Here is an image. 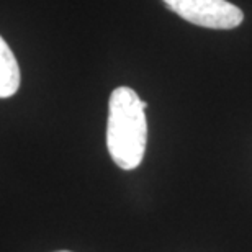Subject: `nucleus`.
Here are the masks:
<instances>
[{"instance_id":"obj_4","label":"nucleus","mask_w":252,"mask_h":252,"mask_svg":"<svg viewBox=\"0 0 252 252\" xmlns=\"http://www.w3.org/2000/svg\"><path fill=\"white\" fill-rule=\"evenodd\" d=\"M58 252H70V251H58Z\"/></svg>"},{"instance_id":"obj_3","label":"nucleus","mask_w":252,"mask_h":252,"mask_svg":"<svg viewBox=\"0 0 252 252\" xmlns=\"http://www.w3.org/2000/svg\"><path fill=\"white\" fill-rule=\"evenodd\" d=\"M20 87V67L13 51L0 36V98H8Z\"/></svg>"},{"instance_id":"obj_1","label":"nucleus","mask_w":252,"mask_h":252,"mask_svg":"<svg viewBox=\"0 0 252 252\" xmlns=\"http://www.w3.org/2000/svg\"><path fill=\"white\" fill-rule=\"evenodd\" d=\"M146 107L148 103L129 87H118L110 95L107 148L113 162L123 170L136 169L144 158L148 143Z\"/></svg>"},{"instance_id":"obj_2","label":"nucleus","mask_w":252,"mask_h":252,"mask_svg":"<svg viewBox=\"0 0 252 252\" xmlns=\"http://www.w3.org/2000/svg\"><path fill=\"white\" fill-rule=\"evenodd\" d=\"M180 18L211 30H233L244 20V13L228 0H162Z\"/></svg>"}]
</instances>
